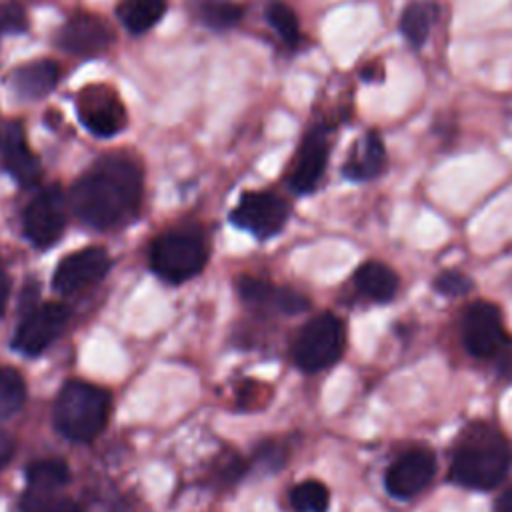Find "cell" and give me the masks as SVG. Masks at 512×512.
<instances>
[{
  "mask_svg": "<svg viewBox=\"0 0 512 512\" xmlns=\"http://www.w3.org/2000/svg\"><path fill=\"white\" fill-rule=\"evenodd\" d=\"M142 168L124 154L102 156L88 168L70 190L74 214L92 228H116L140 208Z\"/></svg>",
  "mask_w": 512,
  "mask_h": 512,
  "instance_id": "obj_1",
  "label": "cell"
},
{
  "mask_svg": "<svg viewBox=\"0 0 512 512\" xmlns=\"http://www.w3.org/2000/svg\"><path fill=\"white\" fill-rule=\"evenodd\" d=\"M512 466V448L506 438L486 422L468 424L452 446L450 482L470 490L498 486Z\"/></svg>",
  "mask_w": 512,
  "mask_h": 512,
  "instance_id": "obj_2",
  "label": "cell"
},
{
  "mask_svg": "<svg viewBox=\"0 0 512 512\" xmlns=\"http://www.w3.org/2000/svg\"><path fill=\"white\" fill-rule=\"evenodd\" d=\"M110 414V394L94 384L70 380L62 386L54 404L58 430L74 442L94 440L106 426Z\"/></svg>",
  "mask_w": 512,
  "mask_h": 512,
  "instance_id": "obj_3",
  "label": "cell"
},
{
  "mask_svg": "<svg viewBox=\"0 0 512 512\" xmlns=\"http://www.w3.org/2000/svg\"><path fill=\"white\" fill-rule=\"evenodd\" d=\"M208 252L200 238L186 232H168L150 246V268L162 280L180 284L202 272Z\"/></svg>",
  "mask_w": 512,
  "mask_h": 512,
  "instance_id": "obj_4",
  "label": "cell"
},
{
  "mask_svg": "<svg viewBox=\"0 0 512 512\" xmlns=\"http://www.w3.org/2000/svg\"><path fill=\"white\" fill-rule=\"evenodd\" d=\"M344 350V326L334 314L314 316L298 334L292 356L304 372H318L332 366Z\"/></svg>",
  "mask_w": 512,
  "mask_h": 512,
  "instance_id": "obj_5",
  "label": "cell"
},
{
  "mask_svg": "<svg viewBox=\"0 0 512 512\" xmlns=\"http://www.w3.org/2000/svg\"><path fill=\"white\" fill-rule=\"evenodd\" d=\"M76 112L82 126L100 138L122 132L128 122L120 96L106 84L84 86L76 96Z\"/></svg>",
  "mask_w": 512,
  "mask_h": 512,
  "instance_id": "obj_6",
  "label": "cell"
},
{
  "mask_svg": "<svg viewBox=\"0 0 512 512\" xmlns=\"http://www.w3.org/2000/svg\"><path fill=\"white\" fill-rule=\"evenodd\" d=\"M288 212V204L272 192H244L230 212V222L256 238H270L284 228Z\"/></svg>",
  "mask_w": 512,
  "mask_h": 512,
  "instance_id": "obj_7",
  "label": "cell"
},
{
  "mask_svg": "<svg viewBox=\"0 0 512 512\" xmlns=\"http://www.w3.org/2000/svg\"><path fill=\"white\" fill-rule=\"evenodd\" d=\"M66 224V200L58 186L40 190L24 210V234L36 248L52 246Z\"/></svg>",
  "mask_w": 512,
  "mask_h": 512,
  "instance_id": "obj_8",
  "label": "cell"
},
{
  "mask_svg": "<svg viewBox=\"0 0 512 512\" xmlns=\"http://www.w3.org/2000/svg\"><path fill=\"white\" fill-rule=\"evenodd\" d=\"M462 340L466 350L476 358H490L498 354L506 342L500 308L492 302H472L462 320Z\"/></svg>",
  "mask_w": 512,
  "mask_h": 512,
  "instance_id": "obj_9",
  "label": "cell"
},
{
  "mask_svg": "<svg viewBox=\"0 0 512 512\" xmlns=\"http://www.w3.org/2000/svg\"><path fill=\"white\" fill-rule=\"evenodd\" d=\"M110 268V256L100 246H86L60 260L52 274V288L58 294H76L96 284Z\"/></svg>",
  "mask_w": 512,
  "mask_h": 512,
  "instance_id": "obj_10",
  "label": "cell"
},
{
  "mask_svg": "<svg viewBox=\"0 0 512 512\" xmlns=\"http://www.w3.org/2000/svg\"><path fill=\"white\" fill-rule=\"evenodd\" d=\"M68 320V308L58 302H46L30 310L18 324L12 346L28 356L44 352L50 342L62 332Z\"/></svg>",
  "mask_w": 512,
  "mask_h": 512,
  "instance_id": "obj_11",
  "label": "cell"
},
{
  "mask_svg": "<svg viewBox=\"0 0 512 512\" xmlns=\"http://www.w3.org/2000/svg\"><path fill=\"white\" fill-rule=\"evenodd\" d=\"M56 42L64 52L72 56L94 58L104 54L112 46L114 34L110 26L98 16L76 14V16H70L66 24L60 28Z\"/></svg>",
  "mask_w": 512,
  "mask_h": 512,
  "instance_id": "obj_12",
  "label": "cell"
},
{
  "mask_svg": "<svg viewBox=\"0 0 512 512\" xmlns=\"http://www.w3.org/2000/svg\"><path fill=\"white\" fill-rule=\"evenodd\" d=\"M436 474V456L428 448H414L402 454L384 476L386 490L396 498L420 494Z\"/></svg>",
  "mask_w": 512,
  "mask_h": 512,
  "instance_id": "obj_13",
  "label": "cell"
},
{
  "mask_svg": "<svg viewBox=\"0 0 512 512\" xmlns=\"http://www.w3.org/2000/svg\"><path fill=\"white\" fill-rule=\"evenodd\" d=\"M0 160L20 186H34L40 180V162L26 142L22 124L16 120L0 124Z\"/></svg>",
  "mask_w": 512,
  "mask_h": 512,
  "instance_id": "obj_14",
  "label": "cell"
},
{
  "mask_svg": "<svg viewBox=\"0 0 512 512\" xmlns=\"http://www.w3.org/2000/svg\"><path fill=\"white\" fill-rule=\"evenodd\" d=\"M328 162V136L324 126H314L302 140L290 172V188L298 194L312 192L324 176Z\"/></svg>",
  "mask_w": 512,
  "mask_h": 512,
  "instance_id": "obj_15",
  "label": "cell"
},
{
  "mask_svg": "<svg viewBox=\"0 0 512 512\" xmlns=\"http://www.w3.org/2000/svg\"><path fill=\"white\" fill-rule=\"evenodd\" d=\"M58 78L60 70L52 60H34L14 68L6 80L18 98L40 100L56 88Z\"/></svg>",
  "mask_w": 512,
  "mask_h": 512,
  "instance_id": "obj_16",
  "label": "cell"
},
{
  "mask_svg": "<svg viewBox=\"0 0 512 512\" xmlns=\"http://www.w3.org/2000/svg\"><path fill=\"white\" fill-rule=\"evenodd\" d=\"M386 168V150L376 132L364 134L350 150L348 160L342 166L346 178L354 182H366L382 174Z\"/></svg>",
  "mask_w": 512,
  "mask_h": 512,
  "instance_id": "obj_17",
  "label": "cell"
},
{
  "mask_svg": "<svg viewBox=\"0 0 512 512\" xmlns=\"http://www.w3.org/2000/svg\"><path fill=\"white\" fill-rule=\"evenodd\" d=\"M238 292L250 304L272 306L284 314H298L308 308V300L302 294L288 288L272 286L270 282L258 278H240Z\"/></svg>",
  "mask_w": 512,
  "mask_h": 512,
  "instance_id": "obj_18",
  "label": "cell"
},
{
  "mask_svg": "<svg viewBox=\"0 0 512 512\" xmlns=\"http://www.w3.org/2000/svg\"><path fill=\"white\" fill-rule=\"evenodd\" d=\"M356 288L374 302H388L394 298L398 290V276L396 272L376 260H368L358 266L354 272Z\"/></svg>",
  "mask_w": 512,
  "mask_h": 512,
  "instance_id": "obj_19",
  "label": "cell"
},
{
  "mask_svg": "<svg viewBox=\"0 0 512 512\" xmlns=\"http://www.w3.org/2000/svg\"><path fill=\"white\" fill-rule=\"evenodd\" d=\"M438 16V8L430 0H414L400 16V32L412 48H422L430 28Z\"/></svg>",
  "mask_w": 512,
  "mask_h": 512,
  "instance_id": "obj_20",
  "label": "cell"
},
{
  "mask_svg": "<svg viewBox=\"0 0 512 512\" xmlns=\"http://www.w3.org/2000/svg\"><path fill=\"white\" fill-rule=\"evenodd\" d=\"M166 12V0H124L118 8V20L130 34H144Z\"/></svg>",
  "mask_w": 512,
  "mask_h": 512,
  "instance_id": "obj_21",
  "label": "cell"
},
{
  "mask_svg": "<svg viewBox=\"0 0 512 512\" xmlns=\"http://www.w3.org/2000/svg\"><path fill=\"white\" fill-rule=\"evenodd\" d=\"M194 16L210 30H228L236 26L244 10L232 0H190Z\"/></svg>",
  "mask_w": 512,
  "mask_h": 512,
  "instance_id": "obj_22",
  "label": "cell"
},
{
  "mask_svg": "<svg viewBox=\"0 0 512 512\" xmlns=\"http://www.w3.org/2000/svg\"><path fill=\"white\" fill-rule=\"evenodd\" d=\"M24 472H26L28 486L48 490V492H56L60 486H64L70 480V470L66 462L58 458L30 462Z\"/></svg>",
  "mask_w": 512,
  "mask_h": 512,
  "instance_id": "obj_23",
  "label": "cell"
},
{
  "mask_svg": "<svg viewBox=\"0 0 512 512\" xmlns=\"http://www.w3.org/2000/svg\"><path fill=\"white\" fill-rule=\"evenodd\" d=\"M290 504L296 512H326L330 506V492L318 480H304L290 490Z\"/></svg>",
  "mask_w": 512,
  "mask_h": 512,
  "instance_id": "obj_24",
  "label": "cell"
},
{
  "mask_svg": "<svg viewBox=\"0 0 512 512\" xmlns=\"http://www.w3.org/2000/svg\"><path fill=\"white\" fill-rule=\"evenodd\" d=\"M26 400V384L18 370L0 366V418L16 414Z\"/></svg>",
  "mask_w": 512,
  "mask_h": 512,
  "instance_id": "obj_25",
  "label": "cell"
},
{
  "mask_svg": "<svg viewBox=\"0 0 512 512\" xmlns=\"http://www.w3.org/2000/svg\"><path fill=\"white\" fill-rule=\"evenodd\" d=\"M266 20L272 30L280 36V40L288 46H298L300 42V26L294 10L284 2H270L266 8Z\"/></svg>",
  "mask_w": 512,
  "mask_h": 512,
  "instance_id": "obj_26",
  "label": "cell"
},
{
  "mask_svg": "<svg viewBox=\"0 0 512 512\" xmlns=\"http://www.w3.org/2000/svg\"><path fill=\"white\" fill-rule=\"evenodd\" d=\"M472 280L470 276L456 272V270H444L434 278V290L448 296V298H458L466 296L472 290Z\"/></svg>",
  "mask_w": 512,
  "mask_h": 512,
  "instance_id": "obj_27",
  "label": "cell"
},
{
  "mask_svg": "<svg viewBox=\"0 0 512 512\" xmlns=\"http://www.w3.org/2000/svg\"><path fill=\"white\" fill-rule=\"evenodd\" d=\"M58 502L60 500L54 496V492L28 486L20 498V510L22 512H56Z\"/></svg>",
  "mask_w": 512,
  "mask_h": 512,
  "instance_id": "obj_28",
  "label": "cell"
},
{
  "mask_svg": "<svg viewBox=\"0 0 512 512\" xmlns=\"http://www.w3.org/2000/svg\"><path fill=\"white\" fill-rule=\"evenodd\" d=\"M28 30V16L18 2L0 4V32L22 34Z\"/></svg>",
  "mask_w": 512,
  "mask_h": 512,
  "instance_id": "obj_29",
  "label": "cell"
},
{
  "mask_svg": "<svg viewBox=\"0 0 512 512\" xmlns=\"http://www.w3.org/2000/svg\"><path fill=\"white\" fill-rule=\"evenodd\" d=\"M498 372L504 378H512V342H504L498 350Z\"/></svg>",
  "mask_w": 512,
  "mask_h": 512,
  "instance_id": "obj_30",
  "label": "cell"
},
{
  "mask_svg": "<svg viewBox=\"0 0 512 512\" xmlns=\"http://www.w3.org/2000/svg\"><path fill=\"white\" fill-rule=\"evenodd\" d=\"M12 454H14V438L0 430V468L10 462Z\"/></svg>",
  "mask_w": 512,
  "mask_h": 512,
  "instance_id": "obj_31",
  "label": "cell"
},
{
  "mask_svg": "<svg viewBox=\"0 0 512 512\" xmlns=\"http://www.w3.org/2000/svg\"><path fill=\"white\" fill-rule=\"evenodd\" d=\"M494 512H512V484L496 498Z\"/></svg>",
  "mask_w": 512,
  "mask_h": 512,
  "instance_id": "obj_32",
  "label": "cell"
},
{
  "mask_svg": "<svg viewBox=\"0 0 512 512\" xmlns=\"http://www.w3.org/2000/svg\"><path fill=\"white\" fill-rule=\"evenodd\" d=\"M8 290H10V280H8L6 270L0 264V314L4 312V306H6V300H8Z\"/></svg>",
  "mask_w": 512,
  "mask_h": 512,
  "instance_id": "obj_33",
  "label": "cell"
},
{
  "mask_svg": "<svg viewBox=\"0 0 512 512\" xmlns=\"http://www.w3.org/2000/svg\"><path fill=\"white\" fill-rule=\"evenodd\" d=\"M56 512H80V508L72 500H60Z\"/></svg>",
  "mask_w": 512,
  "mask_h": 512,
  "instance_id": "obj_34",
  "label": "cell"
}]
</instances>
